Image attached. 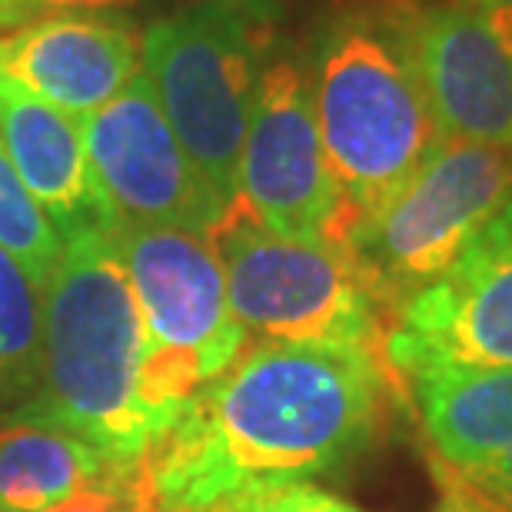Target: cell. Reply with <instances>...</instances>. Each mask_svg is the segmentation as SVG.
Instances as JSON below:
<instances>
[{
  "mask_svg": "<svg viewBox=\"0 0 512 512\" xmlns=\"http://www.w3.org/2000/svg\"><path fill=\"white\" fill-rule=\"evenodd\" d=\"M396 393L380 356L250 340L143 456L160 512H237L333 473L373 443Z\"/></svg>",
  "mask_w": 512,
  "mask_h": 512,
  "instance_id": "cell-1",
  "label": "cell"
},
{
  "mask_svg": "<svg viewBox=\"0 0 512 512\" xmlns=\"http://www.w3.org/2000/svg\"><path fill=\"white\" fill-rule=\"evenodd\" d=\"M150 333L110 233L64 240L44 290L40 380L17 419L57 426L137 463L160 426L143 399Z\"/></svg>",
  "mask_w": 512,
  "mask_h": 512,
  "instance_id": "cell-2",
  "label": "cell"
},
{
  "mask_svg": "<svg viewBox=\"0 0 512 512\" xmlns=\"http://www.w3.org/2000/svg\"><path fill=\"white\" fill-rule=\"evenodd\" d=\"M406 14L346 7L313 37L306 74L326 160L343 197V240L443 140L409 47Z\"/></svg>",
  "mask_w": 512,
  "mask_h": 512,
  "instance_id": "cell-3",
  "label": "cell"
},
{
  "mask_svg": "<svg viewBox=\"0 0 512 512\" xmlns=\"http://www.w3.org/2000/svg\"><path fill=\"white\" fill-rule=\"evenodd\" d=\"M506 207H512V147L443 137L373 217L346 233L340 250L393 326V316L443 280Z\"/></svg>",
  "mask_w": 512,
  "mask_h": 512,
  "instance_id": "cell-4",
  "label": "cell"
},
{
  "mask_svg": "<svg viewBox=\"0 0 512 512\" xmlns=\"http://www.w3.org/2000/svg\"><path fill=\"white\" fill-rule=\"evenodd\" d=\"M210 240L250 340L360 350L386 363L389 316L346 250L276 237L240 210H230Z\"/></svg>",
  "mask_w": 512,
  "mask_h": 512,
  "instance_id": "cell-5",
  "label": "cell"
},
{
  "mask_svg": "<svg viewBox=\"0 0 512 512\" xmlns=\"http://www.w3.org/2000/svg\"><path fill=\"white\" fill-rule=\"evenodd\" d=\"M260 54L243 10L220 0L163 17L140 37L143 74L163 117L230 207L237 203Z\"/></svg>",
  "mask_w": 512,
  "mask_h": 512,
  "instance_id": "cell-6",
  "label": "cell"
},
{
  "mask_svg": "<svg viewBox=\"0 0 512 512\" xmlns=\"http://www.w3.org/2000/svg\"><path fill=\"white\" fill-rule=\"evenodd\" d=\"M233 210L276 237L343 243V197L316 124L310 74L286 44L260 54Z\"/></svg>",
  "mask_w": 512,
  "mask_h": 512,
  "instance_id": "cell-7",
  "label": "cell"
},
{
  "mask_svg": "<svg viewBox=\"0 0 512 512\" xmlns=\"http://www.w3.org/2000/svg\"><path fill=\"white\" fill-rule=\"evenodd\" d=\"M80 133L120 223L213 237L230 217L233 207L203 180L170 130L143 67L110 104L80 117Z\"/></svg>",
  "mask_w": 512,
  "mask_h": 512,
  "instance_id": "cell-8",
  "label": "cell"
},
{
  "mask_svg": "<svg viewBox=\"0 0 512 512\" xmlns=\"http://www.w3.org/2000/svg\"><path fill=\"white\" fill-rule=\"evenodd\" d=\"M137 293L153 346L187 363L200 383L227 370L250 336L233 316L217 243L177 227L120 223L110 233Z\"/></svg>",
  "mask_w": 512,
  "mask_h": 512,
  "instance_id": "cell-9",
  "label": "cell"
},
{
  "mask_svg": "<svg viewBox=\"0 0 512 512\" xmlns=\"http://www.w3.org/2000/svg\"><path fill=\"white\" fill-rule=\"evenodd\" d=\"M383 356L399 386L416 373L453 366L512 370V207L479 233L443 280L393 316Z\"/></svg>",
  "mask_w": 512,
  "mask_h": 512,
  "instance_id": "cell-10",
  "label": "cell"
},
{
  "mask_svg": "<svg viewBox=\"0 0 512 512\" xmlns=\"http://www.w3.org/2000/svg\"><path fill=\"white\" fill-rule=\"evenodd\" d=\"M406 30L439 133L512 147V7L409 10Z\"/></svg>",
  "mask_w": 512,
  "mask_h": 512,
  "instance_id": "cell-11",
  "label": "cell"
},
{
  "mask_svg": "<svg viewBox=\"0 0 512 512\" xmlns=\"http://www.w3.org/2000/svg\"><path fill=\"white\" fill-rule=\"evenodd\" d=\"M140 67V37L107 14L54 10L0 34V77L77 120L110 104Z\"/></svg>",
  "mask_w": 512,
  "mask_h": 512,
  "instance_id": "cell-12",
  "label": "cell"
},
{
  "mask_svg": "<svg viewBox=\"0 0 512 512\" xmlns=\"http://www.w3.org/2000/svg\"><path fill=\"white\" fill-rule=\"evenodd\" d=\"M403 389L456 483L496 512H512V370H429L409 376Z\"/></svg>",
  "mask_w": 512,
  "mask_h": 512,
  "instance_id": "cell-13",
  "label": "cell"
},
{
  "mask_svg": "<svg viewBox=\"0 0 512 512\" xmlns=\"http://www.w3.org/2000/svg\"><path fill=\"white\" fill-rule=\"evenodd\" d=\"M0 147L64 240L120 227L94 167L80 120L0 77Z\"/></svg>",
  "mask_w": 512,
  "mask_h": 512,
  "instance_id": "cell-14",
  "label": "cell"
},
{
  "mask_svg": "<svg viewBox=\"0 0 512 512\" xmlns=\"http://www.w3.org/2000/svg\"><path fill=\"white\" fill-rule=\"evenodd\" d=\"M130 463L57 426L17 419L0 429V512H44Z\"/></svg>",
  "mask_w": 512,
  "mask_h": 512,
  "instance_id": "cell-15",
  "label": "cell"
},
{
  "mask_svg": "<svg viewBox=\"0 0 512 512\" xmlns=\"http://www.w3.org/2000/svg\"><path fill=\"white\" fill-rule=\"evenodd\" d=\"M44 293L27 270L0 247V396H14L40 380Z\"/></svg>",
  "mask_w": 512,
  "mask_h": 512,
  "instance_id": "cell-16",
  "label": "cell"
},
{
  "mask_svg": "<svg viewBox=\"0 0 512 512\" xmlns=\"http://www.w3.org/2000/svg\"><path fill=\"white\" fill-rule=\"evenodd\" d=\"M0 247L24 266L40 293L47 290L64 253V237L20 180L4 147H0Z\"/></svg>",
  "mask_w": 512,
  "mask_h": 512,
  "instance_id": "cell-17",
  "label": "cell"
},
{
  "mask_svg": "<svg viewBox=\"0 0 512 512\" xmlns=\"http://www.w3.org/2000/svg\"><path fill=\"white\" fill-rule=\"evenodd\" d=\"M44 512H160V503L150 489L143 459H137V463L117 469L114 476L80 489L60 506Z\"/></svg>",
  "mask_w": 512,
  "mask_h": 512,
  "instance_id": "cell-18",
  "label": "cell"
},
{
  "mask_svg": "<svg viewBox=\"0 0 512 512\" xmlns=\"http://www.w3.org/2000/svg\"><path fill=\"white\" fill-rule=\"evenodd\" d=\"M237 512H363L313 483H290L247 499Z\"/></svg>",
  "mask_w": 512,
  "mask_h": 512,
  "instance_id": "cell-19",
  "label": "cell"
},
{
  "mask_svg": "<svg viewBox=\"0 0 512 512\" xmlns=\"http://www.w3.org/2000/svg\"><path fill=\"white\" fill-rule=\"evenodd\" d=\"M44 10H40L37 0H0V30H17L37 20Z\"/></svg>",
  "mask_w": 512,
  "mask_h": 512,
  "instance_id": "cell-20",
  "label": "cell"
},
{
  "mask_svg": "<svg viewBox=\"0 0 512 512\" xmlns=\"http://www.w3.org/2000/svg\"><path fill=\"white\" fill-rule=\"evenodd\" d=\"M40 10H80V14H107V10L130 7L133 0H37Z\"/></svg>",
  "mask_w": 512,
  "mask_h": 512,
  "instance_id": "cell-21",
  "label": "cell"
},
{
  "mask_svg": "<svg viewBox=\"0 0 512 512\" xmlns=\"http://www.w3.org/2000/svg\"><path fill=\"white\" fill-rule=\"evenodd\" d=\"M436 512H496V509L483 503L476 493H469L466 486H449Z\"/></svg>",
  "mask_w": 512,
  "mask_h": 512,
  "instance_id": "cell-22",
  "label": "cell"
},
{
  "mask_svg": "<svg viewBox=\"0 0 512 512\" xmlns=\"http://www.w3.org/2000/svg\"><path fill=\"white\" fill-rule=\"evenodd\" d=\"M220 4H230V7L243 10V14H250V17H256V20H263V17H270V14H273V4H276V0H220Z\"/></svg>",
  "mask_w": 512,
  "mask_h": 512,
  "instance_id": "cell-23",
  "label": "cell"
},
{
  "mask_svg": "<svg viewBox=\"0 0 512 512\" xmlns=\"http://www.w3.org/2000/svg\"><path fill=\"white\" fill-rule=\"evenodd\" d=\"M459 7H476V10H483V7H512V0H456Z\"/></svg>",
  "mask_w": 512,
  "mask_h": 512,
  "instance_id": "cell-24",
  "label": "cell"
}]
</instances>
